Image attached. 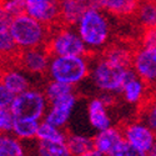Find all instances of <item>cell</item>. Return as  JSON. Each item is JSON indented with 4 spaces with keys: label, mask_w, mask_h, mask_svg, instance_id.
<instances>
[{
    "label": "cell",
    "mask_w": 156,
    "mask_h": 156,
    "mask_svg": "<svg viewBox=\"0 0 156 156\" xmlns=\"http://www.w3.org/2000/svg\"><path fill=\"white\" fill-rule=\"evenodd\" d=\"M89 53L105 49L111 37V24L106 11L89 4L75 25Z\"/></svg>",
    "instance_id": "cell-1"
},
{
    "label": "cell",
    "mask_w": 156,
    "mask_h": 156,
    "mask_svg": "<svg viewBox=\"0 0 156 156\" xmlns=\"http://www.w3.org/2000/svg\"><path fill=\"white\" fill-rule=\"evenodd\" d=\"M9 29L19 50L46 46L51 34V27L27 12L11 18Z\"/></svg>",
    "instance_id": "cell-2"
},
{
    "label": "cell",
    "mask_w": 156,
    "mask_h": 156,
    "mask_svg": "<svg viewBox=\"0 0 156 156\" xmlns=\"http://www.w3.org/2000/svg\"><path fill=\"white\" fill-rule=\"evenodd\" d=\"M134 73L130 65L114 61L106 56L98 59L91 66L90 76L98 90L108 94H120L125 81Z\"/></svg>",
    "instance_id": "cell-3"
},
{
    "label": "cell",
    "mask_w": 156,
    "mask_h": 156,
    "mask_svg": "<svg viewBox=\"0 0 156 156\" xmlns=\"http://www.w3.org/2000/svg\"><path fill=\"white\" fill-rule=\"evenodd\" d=\"M90 71L91 64L86 55H61L51 56L46 74L50 80L76 86L86 80Z\"/></svg>",
    "instance_id": "cell-4"
},
{
    "label": "cell",
    "mask_w": 156,
    "mask_h": 156,
    "mask_svg": "<svg viewBox=\"0 0 156 156\" xmlns=\"http://www.w3.org/2000/svg\"><path fill=\"white\" fill-rule=\"evenodd\" d=\"M45 48L51 54V56L89 54V50L77 30L73 29V27H66V25H61L51 30Z\"/></svg>",
    "instance_id": "cell-5"
},
{
    "label": "cell",
    "mask_w": 156,
    "mask_h": 156,
    "mask_svg": "<svg viewBox=\"0 0 156 156\" xmlns=\"http://www.w3.org/2000/svg\"><path fill=\"white\" fill-rule=\"evenodd\" d=\"M49 108V100L44 91L30 87L24 93L15 95L10 108L15 119H29L40 121L45 118Z\"/></svg>",
    "instance_id": "cell-6"
},
{
    "label": "cell",
    "mask_w": 156,
    "mask_h": 156,
    "mask_svg": "<svg viewBox=\"0 0 156 156\" xmlns=\"http://www.w3.org/2000/svg\"><path fill=\"white\" fill-rule=\"evenodd\" d=\"M94 147L100 156H136L135 151L126 142L122 130L112 125L98 131L94 137Z\"/></svg>",
    "instance_id": "cell-7"
},
{
    "label": "cell",
    "mask_w": 156,
    "mask_h": 156,
    "mask_svg": "<svg viewBox=\"0 0 156 156\" xmlns=\"http://www.w3.org/2000/svg\"><path fill=\"white\" fill-rule=\"evenodd\" d=\"M122 134L126 142L137 156L151 154L156 142V133L142 120L126 124L122 127Z\"/></svg>",
    "instance_id": "cell-8"
},
{
    "label": "cell",
    "mask_w": 156,
    "mask_h": 156,
    "mask_svg": "<svg viewBox=\"0 0 156 156\" xmlns=\"http://www.w3.org/2000/svg\"><path fill=\"white\" fill-rule=\"evenodd\" d=\"M131 69L150 89H156V48L140 45L133 51Z\"/></svg>",
    "instance_id": "cell-9"
},
{
    "label": "cell",
    "mask_w": 156,
    "mask_h": 156,
    "mask_svg": "<svg viewBox=\"0 0 156 156\" xmlns=\"http://www.w3.org/2000/svg\"><path fill=\"white\" fill-rule=\"evenodd\" d=\"M51 54L45 46L21 50L18 54V65L31 75H43L48 71Z\"/></svg>",
    "instance_id": "cell-10"
},
{
    "label": "cell",
    "mask_w": 156,
    "mask_h": 156,
    "mask_svg": "<svg viewBox=\"0 0 156 156\" xmlns=\"http://www.w3.org/2000/svg\"><path fill=\"white\" fill-rule=\"evenodd\" d=\"M76 104L77 98L75 93H71L66 96H62L60 99L49 102V108L44 120L54 124L55 126L65 127L76 108Z\"/></svg>",
    "instance_id": "cell-11"
},
{
    "label": "cell",
    "mask_w": 156,
    "mask_h": 156,
    "mask_svg": "<svg viewBox=\"0 0 156 156\" xmlns=\"http://www.w3.org/2000/svg\"><path fill=\"white\" fill-rule=\"evenodd\" d=\"M61 0H25V12L53 28L59 21Z\"/></svg>",
    "instance_id": "cell-12"
},
{
    "label": "cell",
    "mask_w": 156,
    "mask_h": 156,
    "mask_svg": "<svg viewBox=\"0 0 156 156\" xmlns=\"http://www.w3.org/2000/svg\"><path fill=\"white\" fill-rule=\"evenodd\" d=\"M0 83L4 84L15 95L24 93L31 87V81L28 73L20 66H9L0 69Z\"/></svg>",
    "instance_id": "cell-13"
},
{
    "label": "cell",
    "mask_w": 156,
    "mask_h": 156,
    "mask_svg": "<svg viewBox=\"0 0 156 156\" xmlns=\"http://www.w3.org/2000/svg\"><path fill=\"white\" fill-rule=\"evenodd\" d=\"M109 105L101 98H94L87 105V120L95 131H101L111 126V118L109 115Z\"/></svg>",
    "instance_id": "cell-14"
},
{
    "label": "cell",
    "mask_w": 156,
    "mask_h": 156,
    "mask_svg": "<svg viewBox=\"0 0 156 156\" xmlns=\"http://www.w3.org/2000/svg\"><path fill=\"white\" fill-rule=\"evenodd\" d=\"M149 89L150 87L147 86V84L142 79H140L135 73H133L125 81L120 94L125 102L130 104V105H137V104H142L145 101Z\"/></svg>",
    "instance_id": "cell-15"
},
{
    "label": "cell",
    "mask_w": 156,
    "mask_h": 156,
    "mask_svg": "<svg viewBox=\"0 0 156 156\" xmlns=\"http://www.w3.org/2000/svg\"><path fill=\"white\" fill-rule=\"evenodd\" d=\"M91 5L116 16H129L139 8V0H91Z\"/></svg>",
    "instance_id": "cell-16"
},
{
    "label": "cell",
    "mask_w": 156,
    "mask_h": 156,
    "mask_svg": "<svg viewBox=\"0 0 156 156\" xmlns=\"http://www.w3.org/2000/svg\"><path fill=\"white\" fill-rule=\"evenodd\" d=\"M87 5L89 4L77 2V0H61L59 16L60 24L66 25V27H75Z\"/></svg>",
    "instance_id": "cell-17"
},
{
    "label": "cell",
    "mask_w": 156,
    "mask_h": 156,
    "mask_svg": "<svg viewBox=\"0 0 156 156\" xmlns=\"http://www.w3.org/2000/svg\"><path fill=\"white\" fill-rule=\"evenodd\" d=\"M66 144L70 150V155L75 156H90L94 147V139H90L85 135H69Z\"/></svg>",
    "instance_id": "cell-18"
},
{
    "label": "cell",
    "mask_w": 156,
    "mask_h": 156,
    "mask_svg": "<svg viewBox=\"0 0 156 156\" xmlns=\"http://www.w3.org/2000/svg\"><path fill=\"white\" fill-rule=\"evenodd\" d=\"M0 152L2 156H23L27 154L21 140L12 133L0 134Z\"/></svg>",
    "instance_id": "cell-19"
},
{
    "label": "cell",
    "mask_w": 156,
    "mask_h": 156,
    "mask_svg": "<svg viewBox=\"0 0 156 156\" xmlns=\"http://www.w3.org/2000/svg\"><path fill=\"white\" fill-rule=\"evenodd\" d=\"M39 122L40 121L29 119H15L11 133L21 141H30L33 139H36Z\"/></svg>",
    "instance_id": "cell-20"
},
{
    "label": "cell",
    "mask_w": 156,
    "mask_h": 156,
    "mask_svg": "<svg viewBox=\"0 0 156 156\" xmlns=\"http://www.w3.org/2000/svg\"><path fill=\"white\" fill-rule=\"evenodd\" d=\"M36 152L41 156H69L70 150L66 141H44L37 140Z\"/></svg>",
    "instance_id": "cell-21"
},
{
    "label": "cell",
    "mask_w": 156,
    "mask_h": 156,
    "mask_svg": "<svg viewBox=\"0 0 156 156\" xmlns=\"http://www.w3.org/2000/svg\"><path fill=\"white\" fill-rule=\"evenodd\" d=\"M68 135L62 131V127L55 126L46 120L39 122L36 140L44 141H66Z\"/></svg>",
    "instance_id": "cell-22"
},
{
    "label": "cell",
    "mask_w": 156,
    "mask_h": 156,
    "mask_svg": "<svg viewBox=\"0 0 156 156\" xmlns=\"http://www.w3.org/2000/svg\"><path fill=\"white\" fill-rule=\"evenodd\" d=\"M137 20L145 29L156 27V0H146L137 8Z\"/></svg>",
    "instance_id": "cell-23"
},
{
    "label": "cell",
    "mask_w": 156,
    "mask_h": 156,
    "mask_svg": "<svg viewBox=\"0 0 156 156\" xmlns=\"http://www.w3.org/2000/svg\"><path fill=\"white\" fill-rule=\"evenodd\" d=\"M44 93H45L49 102H51L56 99H60L62 96H66V95L74 93V86L60 83V81L50 80L44 89Z\"/></svg>",
    "instance_id": "cell-24"
},
{
    "label": "cell",
    "mask_w": 156,
    "mask_h": 156,
    "mask_svg": "<svg viewBox=\"0 0 156 156\" xmlns=\"http://www.w3.org/2000/svg\"><path fill=\"white\" fill-rule=\"evenodd\" d=\"M18 46L14 41L9 27L8 28H0V55L10 58L16 54Z\"/></svg>",
    "instance_id": "cell-25"
},
{
    "label": "cell",
    "mask_w": 156,
    "mask_h": 156,
    "mask_svg": "<svg viewBox=\"0 0 156 156\" xmlns=\"http://www.w3.org/2000/svg\"><path fill=\"white\" fill-rule=\"evenodd\" d=\"M156 133V98L149 99L142 102L141 119Z\"/></svg>",
    "instance_id": "cell-26"
},
{
    "label": "cell",
    "mask_w": 156,
    "mask_h": 156,
    "mask_svg": "<svg viewBox=\"0 0 156 156\" xmlns=\"http://www.w3.org/2000/svg\"><path fill=\"white\" fill-rule=\"evenodd\" d=\"M0 5L10 19L25 12V0H0Z\"/></svg>",
    "instance_id": "cell-27"
},
{
    "label": "cell",
    "mask_w": 156,
    "mask_h": 156,
    "mask_svg": "<svg viewBox=\"0 0 156 156\" xmlns=\"http://www.w3.org/2000/svg\"><path fill=\"white\" fill-rule=\"evenodd\" d=\"M14 121H15V116L10 109L0 108V134L11 133Z\"/></svg>",
    "instance_id": "cell-28"
},
{
    "label": "cell",
    "mask_w": 156,
    "mask_h": 156,
    "mask_svg": "<svg viewBox=\"0 0 156 156\" xmlns=\"http://www.w3.org/2000/svg\"><path fill=\"white\" fill-rule=\"evenodd\" d=\"M14 99H15V94L11 93L4 84L0 83V108L10 109Z\"/></svg>",
    "instance_id": "cell-29"
},
{
    "label": "cell",
    "mask_w": 156,
    "mask_h": 156,
    "mask_svg": "<svg viewBox=\"0 0 156 156\" xmlns=\"http://www.w3.org/2000/svg\"><path fill=\"white\" fill-rule=\"evenodd\" d=\"M140 43H141V45H144V46L156 48V27L145 29L144 33H142Z\"/></svg>",
    "instance_id": "cell-30"
},
{
    "label": "cell",
    "mask_w": 156,
    "mask_h": 156,
    "mask_svg": "<svg viewBox=\"0 0 156 156\" xmlns=\"http://www.w3.org/2000/svg\"><path fill=\"white\" fill-rule=\"evenodd\" d=\"M10 23V18L6 15V12L0 5V28H8Z\"/></svg>",
    "instance_id": "cell-31"
},
{
    "label": "cell",
    "mask_w": 156,
    "mask_h": 156,
    "mask_svg": "<svg viewBox=\"0 0 156 156\" xmlns=\"http://www.w3.org/2000/svg\"><path fill=\"white\" fill-rule=\"evenodd\" d=\"M150 155L156 156V142H155V145H154V147H152V150H151V154H150Z\"/></svg>",
    "instance_id": "cell-32"
},
{
    "label": "cell",
    "mask_w": 156,
    "mask_h": 156,
    "mask_svg": "<svg viewBox=\"0 0 156 156\" xmlns=\"http://www.w3.org/2000/svg\"><path fill=\"white\" fill-rule=\"evenodd\" d=\"M77 2H81V3H85V4H90L91 0H77Z\"/></svg>",
    "instance_id": "cell-33"
},
{
    "label": "cell",
    "mask_w": 156,
    "mask_h": 156,
    "mask_svg": "<svg viewBox=\"0 0 156 156\" xmlns=\"http://www.w3.org/2000/svg\"><path fill=\"white\" fill-rule=\"evenodd\" d=\"M0 156H2V152H0Z\"/></svg>",
    "instance_id": "cell-34"
},
{
    "label": "cell",
    "mask_w": 156,
    "mask_h": 156,
    "mask_svg": "<svg viewBox=\"0 0 156 156\" xmlns=\"http://www.w3.org/2000/svg\"><path fill=\"white\" fill-rule=\"evenodd\" d=\"M0 58H2V55H0Z\"/></svg>",
    "instance_id": "cell-35"
}]
</instances>
